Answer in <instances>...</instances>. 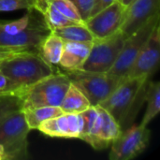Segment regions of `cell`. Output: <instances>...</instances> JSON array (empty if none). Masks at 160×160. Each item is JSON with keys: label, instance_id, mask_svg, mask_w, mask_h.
I'll use <instances>...</instances> for the list:
<instances>
[{"label": "cell", "instance_id": "cell-1", "mask_svg": "<svg viewBox=\"0 0 160 160\" xmlns=\"http://www.w3.org/2000/svg\"><path fill=\"white\" fill-rule=\"evenodd\" d=\"M150 78H125L112 93L98 106L106 110L120 125L122 130L129 128L145 101Z\"/></svg>", "mask_w": 160, "mask_h": 160}, {"label": "cell", "instance_id": "cell-2", "mask_svg": "<svg viewBox=\"0 0 160 160\" xmlns=\"http://www.w3.org/2000/svg\"><path fill=\"white\" fill-rule=\"evenodd\" d=\"M50 32L42 13L35 8L29 9L18 20L0 21V47L38 53L41 41Z\"/></svg>", "mask_w": 160, "mask_h": 160}, {"label": "cell", "instance_id": "cell-3", "mask_svg": "<svg viewBox=\"0 0 160 160\" xmlns=\"http://www.w3.org/2000/svg\"><path fill=\"white\" fill-rule=\"evenodd\" d=\"M0 70L17 83L21 89L28 87L55 70L35 52H19L0 62Z\"/></svg>", "mask_w": 160, "mask_h": 160}, {"label": "cell", "instance_id": "cell-4", "mask_svg": "<svg viewBox=\"0 0 160 160\" xmlns=\"http://www.w3.org/2000/svg\"><path fill=\"white\" fill-rule=\"evenodd\" d=\"M70 83L65 72L54 71L20 91L17 97L21 100L22 110L43 106L59 107Z\"/></svg>", "mask_w": 160, "mask_h": 160}, {"label": "cell", "instance_id": "cell-5", "mask_svg": "<svg viewBox=\"0 0 160 160\" xmlns=\"http://www.w3.org/2000/svg\"><path fill=\"white\" fill-rule=\"evenodd\" d=\"M71 83L76 85L88 98L92 106L106 99L123 81L109 72H91L81 69L65 70Z\"/></svg>", "mask_w": 160, "mask_h": 160}, {"label": "cell", "instance_id": "cell-6", "mask_svg": "<svg viewBox=\"0 0 160 160\" xmlns=\"http://www.w3.org/2000/svg\"><path fill=\"white\" fill-rule=\"evenodd\" d=\"M30 130L22 110L11 112L4 120L0 126V144L8 160L27 158V137Z\"/></svg>", "mask_w": 160, "mask_h": 160}, {"label": "cell", "instance_id": "cell-7", "mask_svg": "<svg viewBox=\"0 0 160 160\" xmlns=\"http://www.w3.org/2000/svg\"><path fill=\"white\" fill-rule=\"evenodd\" d=\"M126 37L119 30L104 38H95L90 52L81 67V70L91 72H109L116 62Z\"/></svg>", "mask_w": 160, "mask_h": 160}, {"label": "cell", "instance_id": "cell-8", "mask_svg": "<svg viewBox=\"0 0 160 160\" xmlns=\"http://www.w3.org/2000/svg\"><path fill=\"white\" fill-rule=\"evenodd\" d=\"M158 23L159 14H157L153 16L148 22H146L142 27L126 38L122 51L109 73L125 79L132 68L138 54L150 37L152 31Z\"/></svg>", "mask_w": 160, "mask_h": 160}, {"label": "cell", "instance_id": "cell-9", "mask_svg": "<svg viewBox=\"0 0 160 160\" xmlns=\"http://www.w3.org/2000/svg\"><path fill=\"white\" fill-rule=\"evenodd\" d=\"M150 130L145 126L131 125L122 130L112 142L109 158L111 160H130L140 156L149 145Z\"/></svg>", "mask_w": 160, "mask_h": 160}, {"label": "cell", "instance_id": "cell-10", "mask_svg": "<svg viewBox=\"0 0 160 160\" xmlns=\"http://www.w3.org/2000/svg\"><path fill=\"white\" fill-rule=\"evenodd\" d=\"M125 10L126 7L119 0H116L91 16L84 23L95 38H104L119 31Z\"/></svg>", "mask_w": 160, "mask_h": 160}, {"label": "cell", "instance_id": "cell-11", "mask_svg": "<svg viewBox=\"0 0 160 160\" xmlns=\"http://www.w3.org/2000/svg\"><path fill=\"white\" fill-rule=\"evenodd\" d=\"M160 57V27L156 25L126 78H150L158 69Z\"/></svg>", "mask_w": 160, "mask_h": 160}, {"label": "cell", "instance_id": "cell-12", "mask_svg": "<svg viewBox=\"0 0 160 160\" xmlns=\"http://www.w3.org/2000/svg\"><path fill=\"white\" fill-rule=\"evenodd\" d=\"M98 117L94 127L83 142L96 150L108 148L120 135L122 129L118 122L102 107L97 105Z\"/></svg>", "mask_w": 160, "mask_h": 160}, {"label": "cell", "instance_id": "cell-13", "mask_svg": "<svg viewBox=\"0 0 160 160\" xmlns=\"http://www.w3.org/2000/svg\"><path fill=\"white\" fill-rule=\"evenodd\" d=\"M159 7L160 0H133L126 8L119 30L128 38L153 16L159 14Z\"/></svg>", "mask_w": 160, "mask_h": 160}, {"label": "cell", "instance_id": "cell-14", "mask_svg": "<svg viewBox=\"0 0 160 160\" xmlns=\"http://www.w3.org/2000/svg\"><path fill=\"white\" fill-rule=\"evenodd\" d=\"M38 130L52 138L79 139L81 134L80 114L63 113L43 122Z\"/></svg>", "mask_w": 160, "mask_h": 160}, {"label": "cell", "instance_id": "cell-15", "mask_svg": "<svg viewBox=\"0 0 160 160\" xmlns=\"http://www.w3.org/2000/svg\"><path fill=\"white\" fill-rule=\"evenodd\" d=\"M92 43L64 41L59 66L64 70L80 69L90 52Z\"/></svg>", "mask_w": 160, "mask_h": 160}, {"label": "cell", "instance_id": "cell-16", "mask_svg": "<svg viewBox=\"0 0 160 160\" xmlns=\"http://www.w3.org/2000/svg\"><path fill=\"white\" fill-rule=\"evenodd\" d=\"M64 41L53 32H50L38 47V54L51 66H59Z\"/></svg>", "mask_w": 160, "mask_h": 160}, {"label": "cell", "instance_id": "cell-17", "mask_svg": "<svg viewBox=\"0 0 160 160\" xmlns=\"http://www.w3.org/2000/svg\"><path fill=\"white\" fill-rule=\"evenodd\" d=\"M91 105L86 96L73 83H70L60 104L64 113H81Z\"/></svg>", "mask_w": 160, "mask_h": 160}, {"label": "cell", "instance_id": "cell-18", "mask_svg": "<svg viewBox=\"0 0 160 160\" xmlns=\"http://www.w3.org/2000/svg\"><path fill=\"white\" fill-rule=\"evenodd\" d=\"M22 111L23 112L25 121L31 130L38 129L39 125L43 122L64 113L60 107L54 106H43L32 109H25Z\"/></svg>", "mask_w": 160, "mask_h": 160}, {"label": "cell", "instance_id": "cell-19", "mask_svg": "<svg viewBox=\"0 0 160 160\" xmlns=\"http://www.w3.org/2000/svg\"><path fill=\"white\" fill-rule=\"evenodd\" d=\"M63 41L71 42H93L95 37L86 27L85 23H76L52 30Z\"/></svg>", "mask_w": 160, "mask_h": 160}, {"label": "cell", "instance_id": "cell-20", "mask_svg": "<svg viewBox=\"0 0 160 160\" xmlns=\"http://www.w3.org/2000/svg\"><path fill=\"white\" fill-rule=\"evenodd\" d=\"M145 101L147 102V109L144 116L141 122L142 126L147 127V125L160 112V83L159 82L149 81Z\"/></svg>", "mask_w": 160, "mask_h": 160}, {"label": "cell", "instance_id": "cell-21", "mask_svg": "<svg viewBox=\"0 0 160 160\" xmlns=\"http://www.w3.org/2000/svg\"><path fill=\"white\" fill-rule=\"evenodd\" d=\"M42 15H43L44 21H45L47 26L49 27V29L51 31L53 29H56V28H61V27L78 23V22L67 18L53 5H52L49 2H48L46 8L43 11Z\"/></svg>", "mask_w": 160, "mask_h": 160}, {"label": "cell", "instance_id": "cell-22", "mask_svg": "<svg viewBox=\"0 0 160 160\" xmlns=\"http://www.w3.org/2000/svg\"><path fill=\"white\" fill-rule=\"evenodd\" d=\"M79 114L81 118V134L79 139L84 141L85 138L91 132L94 124L97 120L98 110L96 106H90L88 109H86L85 111H83Z\"/></svg>", "mask_w": 160, "mask_h": 160}, {"label": "cell", "instance_id": "cell-23", "mask_svg": "<svg viewBox=\"0 0 160 160\" xmlns=\"http://www.w3.org/2000/svg\"><path fill=\"white\" fill-rule=\"evenodd\" d=\"M22 110V103L17 96H0V126L13 112Z\"/></svg>", "mask_w": 160, "mask_h": 160}, {"label": "cell", "instance_id": "cell-24", "mask_svg": "<svg viewBox=\"0 0 160 160\" xmlns=\"http://www.w3.org/2000/svg\"><path fill=\"white\" fill-rule=\"evenodd\" d=\"M49 3L53 5L63 15H65L67 18L78 22V23H83L84 22L82 20L76 7L73 5V3L69 0H48Z\"/></svg>", "mask_w": 160, "mask_h": 160}, {"label": "cell", "instance_id": "cell-25", "mask_svg": "<svg viewBox=\"0 0 160 160\" xmlns=\"http://www.w3.org/2000/svg\"><path fill=\"white\" fill-rule=\"evenodd\" d=\"M33 8H38V0H0V12Z\"/></svg>", "mask_w": 160, "mask_h": 160}, {"label": "cell", "instance_id": "cell-26", "mask_svg": "<svg viewBox=\"0 0 160 160\" xmlns=\"http://www.w3.org/2000/svg\"><path fill=\"white\" fill-rule=\"evenodd\" d=\"M21 87L0 70V96H17Z\"/></svg>", "mask_w": 160, "mask_h": 160}, {"label": "cell", "instance_id": "cell-27", "mask_svg": "<svg viewBox=\"0 0 160 160\" xmlns=\"http://www.w3.org/2000/svg\"><path fill=\"white\" fill-rule=\"evenodd\" d=\"M76 7L82 20L87 21L92 16V11L96 5V0H69Z\"/></svg>", "mask_w": 160, "mask_h": 160}, {"label": "cell", "instance_id": "cell-28", "mask_svg": "<svg viewBox=\"0 0 160 160\" xmlns=\"http://www.w3.org/2000/svg\"><path fill=\"white\" fill-rule=\"evenodd\" d=\"M114 1H116V0H96V5H95L94 9L92 11V16L94 14L98 13V11H100L101 9L107 8L108 6L112 4Z\"/></svg>", "mask_w": 160, "mask_h": 160}, {"label": "cell", "instance_id": "cell-29", "mask_svg": "<svg viewBox=\"0 0 160 160\" xmlns=\"http://www.w3.org/2000/svg\"><path fill=\"white\" fill-rule=\"evenodd\" d=\"M48 5V0H38V11L43 13L44 9Z\"/></svg>", "mask_w": 160, "mask_h": 160}, {"label": "cell", "instance_id": "cell-30", "mask_svg": "<svg viewBox=\"0 0 160 160\" xmlns=\"http://www.w3.org/2000/svg\"><path fill=\"white\" fill-rule=\"evenodd\" d=\"M0 160H8V157H7L5 150L1 144H0Z\"/></svg>", "mask_w": 160, "mask_h": 160}, {"label": "cell", "instance_id": "cell-31", "mask_svg": "<svg viewBox=\"0 0 160 160\" xmlns=\"http://www.w3.org/2000/svg\"><path fill=\"white\" fill-rule=\"evenodd\" d=\"M119 1H120V2H121V3H122V4H123L125 7H126V8H127V7H128V5L131 3L133 0H119Z\"/></svg>", "mask_w": 160, "mask_h": 160}]
</instances>
